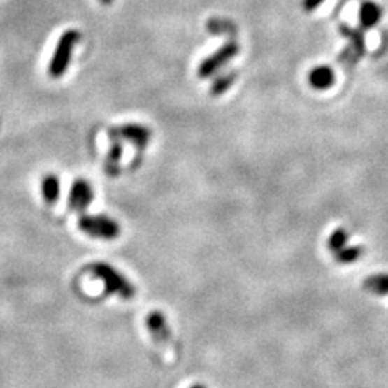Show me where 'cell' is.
<instances>
[{
	"instance_id": "16",
	"label": "cell",
	"mask_w": 388,
	"mask_h": 388,
	"mask_svg": "<svg viewBox=\"0 0 388 388\" xmlns=\"http://www.w3.org/2000/svg\"><path fill=\"white\" fill-rule=\"evenodd\" d=\"M346 243H348V231L345 229H336L329 236V250L332 252H338L346 247Z\"/></svg>"
},
{
	"instance_id": "13",
	"label": "cell",
	"mask_w": 388,
	"mask_h": 388,
	"mask_svg": "<svg viewBox=\"0 0 388 388\" xmlns=\"http://www.w3.org/2000/svg\"><path fill=\"white\" fill-rule=\"evenodd\" d=\"M362 288L367 289L369 293L379 294V296L388 294V273H375V275L367 277L362 282Z\"/></svg>"
},
{
	"instance_id": "5",
	"label": "cell",
	"mask_w": 388,
	"mask_h": 388,
	"mask_svg": "<svg viewBox=\"0 0 388 388\" xmlns=\"http://www.w3.org/2000/svg\"><path fill=\"white\" fill-rule=\"evenodd\" d=\"M340 33L345 36L346 41H348V49L343 50L340 60L345 62L346 65H354L362 55L366 54V39L362 29L351 28V26L341 23L340 24Z\"/></svg>"
},
{
	"instance_id": "6",
	"label": "cell",
	"mask_w": 388,
	"mask_h": 388,
	"mask_svg": "<svg viewBox=\"0 0 388 388\" xmlns=\"http://www.w3.org/2000/svg\"><path fill=\"white\" fill-rule=\"evenodd\" d=\"M108 136H110V139H115V141L133 143L136 148L143 149L148 146L149 139L152 136V131L148 127L128 123V125L113 127L108 129Z\"/></svg>"
},
{
	"instance_id": "15",
	"label": "cell",
	"mask_w": 388,
	"mask_h": 388,
	"mask_svg": "<svg viewBox=\"0 0 388 388\" xmlns=\"http://www.w3.org/2000/svg\"><path fill=\"white\" fill-rule=\"evenodd\" d=\"M364 254L362 246H346L343 250L335 252V261L338 264H353Z\"/></svg>"
},
{
	"instance_id": "11",
	"label": "cell",
	"mask_w": 388,
	"mask_h": 388,
	"mask_svg": "<svg viewBox=\"0 0 388 388\" xmlns=\"http://www.w3.org/2000/svg\"><path fill=\"white\" fill-rule=\"evenodd\" d=\"M120 159H122V144L120 141L112 139V148L108 151L106 162H103V170L108 177H117L120 172Z\"/></svg>"
},
{
	"instance_id": "10",
	"label": "cell",
	"mask_w": 388,
	"mask_h": 388,
	"mask_svg": "<svg viewBox=\"0 0 388 388\" xmlns=\"http://www.w3.org/2000/svg\"><path fill=\"white\" fill-rule=\"evenodd\" d=\"M384 10L379 3L367 0L359 7V26L361 29H371L380 22Z\"/></svg>"
},
{
	"instance_id": "7",
	"label": "cell",
	"mask_w": 388,
	"mask_h": 388,
	"mask_svg": "<svg viewBox=\"0 0 388 388\" xmlns=\"http://www.w3.org/2000/svg\"><path fill=\"white\" fill-rule=\"evenodd\" d=\"M92 199H94V191H92L89 181L85 178L75 180L69 196L70 209L75 212H82L92 203Z\"/></svg>"
},
{
	"instance_id": "1",
	"label": "cell",
	"mask_w": 388,
	"mask_h": 388,
	"mask_svg": "<svg viewBox=\"0 0 388 388\" xmlns=\"http://www.w3.org/2000/svg\"><path fill=\"white\" fill-rule=\"evenodd\" d=\"M92 275L102 280L103 287H106V292L110 294H118L123 299H131L134 296V289L133 283L128 282L125 277L122 275L117 268H113L112 266L103 262H97L91 266Z\"/></svg>"
},
{
	"instance_id": "12",
	"label": "cell",
	"mask_w": 388,
	"mask_h": 388,
	"mask_svg": "<svg viewBox=\"0 0 388 388\" xmlns=\"http://www.w3.org/2000/svg\"><path fill=\"white\" fill-rule=\"evenodd\" d=\"M41 188H43V196L44 201L48 204H55L60 198V180L57 175H45L43 178V183H41Z\"/></svg>"
},
{
	"instance_id": "8",
	"label": "cell",
	"mask_w": 388,
	"mask_h": 388,
	"mask_svg": "<svg viewBox=\"0 0 388 388\" xmlns=\"http://www.w3.org/2000/svg\"><path fill=\"white\" fill-rule=\"evenodd\" d=\"M148 329L151 332L152 338L157 341V343H167L170 340V329L167 325V320H165V315L159 310H154L148 315Z\"/></svg>"
},
{
	"instance_id": "9",
	"label": "cell",
	"mask_w": 388,
	"mask_h": 388,
	"mask_svg": "<svg viewBox=\"0 0 388 388\" xmlns=\"http://www.w3.org/2000/svg\"><path fill=\"white\" fill-rule=\"evenodd\" d=\"M309 85L317 91H325L329 87L333 86L335 82V73L333 70L327 65H319L309 71L308 75Z\"/></svg>"
},
{
	"instance_id": "3",
	"label": "cell",
	"mask_w": 388,
	"mask_h": 388,
	"mask_svg": "<svg viewBox=\"0 0 388 388\" xmlns=\"http://www.w3.org/2000/svg\"><path fill=\"white\" fill-rule=\"evenodd\" d=\"M78 227L87 236L99 240H115L120 236V225L108 215H81Z\"/></svg>"
},
{
	"instance_id": "4",
	"label": "cell",
	"mask_w": 388,
	"mask_h": 388,
	"mask_svg": "<svg viewBox=\"0 0 388 388\" xmlns=\"http://www.w3.org/2000/svg\"><path fill=\"white\" fill-rule=\"evenodd\" d=\"M238 50H240V48H238L236 43H227L225 45H222V48L217 49L214 54L209 55L207 59L201 62V65L198 69V75L201 78H204V80L206 78H210L220 69H224V66L229 64L231 59H235Z\"/></svg>"
},
{
	"instance_id": "19",
	"label": "cell",
	"mask_w": 388,
	"mask_h": 388,
	"mask_svg": "<svg viewBox=\"0 0 388 388\" xmlns=\"http://www.w3.org/2000/svg\"><path fill=\"white\" fill-rule=\"evenodd\" d=\"M191 388H204L203 385H196V387H191Z\"/></svg>"
},
{
	"instance_id": "14",
	"label": "cell",
	"mask_w": 388,
	"mask_h": 388,
	"mask_svg": "<svg viewBox=\"0 0 388 388\" xmlns=\"http://www.w3.org/2000/svg\"><path fill=\"white\" fill-rule=\"evenodd\" d=\"M236 76H238L236 71H230V73L217 76L210 86V94L214 97L225 94V92L230 89V86L233 85V82L236 81Z\"/></svg>"
},
{
	"instance_id": "18",
	"label": "cell",
	"mask_w": 388,
	"mask_h": 388,
	"mask_svg": "<svg viewBox=\"0 0 388 388\" xmlns=\"http://www.w3.org/2000/svg\"><path fill=\"white\" fill-rule=\"evenodd\" d=\"M101 3L102 5H112L113 0H101Z\"/></svg>"
},
{
	"instance_id": "2",
	"label": "cell",
	"mask_w": 388,
	"mask_h": 388,
	"mask_svg": "<svg viewBox=\"0 0 388 388\" xmlns=\"http://www.w3.org/2000/svg\"><path fill=\"white\" fill-rule=\"evenodd\" d=\"M78 43H80V33L75 29L65 31L60 36L49 64V75L52 78H60L66 73L71 62V55H73V49Z\"/></svg>"
},
{
	"instance_id": "17",
	"label": "cell",
	"mask_w": 388,
	"mask_h": 388,
	"mask_svg": "<svg viewBox=\"0 0 388 388\" xmlns=\"http://www.w3.org/2000/svg\"><path fill=\"white\" fill-rule=\"evenodd\" d=\"M325 0H303V8L304 12H314L315 8H319Z\"/></svg>"
}]
</instances>
